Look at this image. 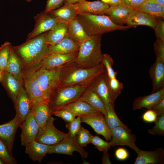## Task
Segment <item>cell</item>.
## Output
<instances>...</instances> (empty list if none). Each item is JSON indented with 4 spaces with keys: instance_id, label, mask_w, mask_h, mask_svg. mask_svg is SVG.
<instances>
[{
    "instance_id": "obj_37",
    "label": "cell",
    "mask_w": 164,
    "mask_h": 164,
    "mask_svg": "<svg viewBox=\"0 0 164 164\" xmlns=\"http://www.w3.org/2000/svg\"><path fill=\"white\" fill-rule=\"evenodd\" d=\"M92 136L88 131L81 126L76 135V140L78 144L83 148L91 143Z\"/></svg>"
},
{
    "instance_id": "obj_32",
    "label": "cell",
    "mask_w": 164,
    "mask_h": 164,
    "mask_svg": "<svg viewBox=\"0 0 164 164\" xmlns=\"http://www.w3.org/2000/svg\"><path fill=\"white\" fill-rule=\"evenodd\" d=\"M64 3L60 8L50 13L57 18L60 21L68 23L76 18L77 12L73 4L66 2Z\"/></svg>"
},
{
    "instance_id": "obj_55",
    "label": "cell",
    "mask_w": 164,
    "mask_h": 164,
    "mask_svg": "<svg viewBox=\"0 0 164 164\" xmlns=\"http://www.w3.org/2000/svg\"><path fill=\"white\" fill-rule=\"evenodd\" d=\"M154 2L164 5V0H151Z\"/></svg>"
},
{
    "instance_id": "obj_42",
    "label": "cell",
    "mask_w": 164,
    "mask_h": 164,
    "mask_svg": "<svg viewBox=\"0 0 164 164\" xmlns=\"http://www.w3.org/2000/svg\"><path fill=\"white\" fill-rule=\"evenodd\" d=\"M73 120L69 122H67L66 125V128L68 130V133L71 137H76V135L80 129L82 122L80 118L77 116Z\"/></svg>"
},
{
    "instance_id": "obj_13",
    "label": "cell",
    "mask_w": 164,
    "mask_h": 164,
    "mask_svg": "<svg viewBox=\"0 0 164 164\" xmlns=\"http://www.w3.org/2000/svg\"><path fill=\"white\" fill-rule=\"evenodd\" d=\"M81 122L90 125L98 134L102 135L107 141L111 139V131L108 128L104 115L98 112L94 113L79 116Z\"/></svg>"
},
{
    "instance_id": "obj_26",
    "label": "cell",
    "mask_w": 164,
    "mask_h": 164,
    "mask_svg": "<svg viewBox=\"0 0 164 164\" xmlns=\"http://www.w3.org/2000/svg\"><path fill=\"white\" fill-rule=\"evenodd\" d=\"M22 64L21 60L14 50L13 46L11 45L5 71L12 74L19 80L23 83Z\"/></svg>"
},
{
    "instance_id": "obj_58",
    "label": "cell",
    "mask_w": 164,
    "mask_h": 164,
    "mask_svg": "<svg viewBox=\"0 0 164 164\" xmlns=\"http://www.w3.org/2000/svg\"><path fill=\"white\" fill-rule=\"evenodd\" d=\"M0 164H4V163L0 158Z\"/></svg>"
},
{
    "instance_id": "obj_4",
    "label": "cell",
    "mask_w": 164,
    "mask_h": 164,
    "mask_svg": "<svg viewBox=\"0 0 164 164\" xmlns=\"http://www.w3.org/2000/svg\"><path fill=\"white\" fill-rule=\"evenodd\" d=\"M90 85H75L57 89L49 103L51 113L77 101Z\"/></svg>"
},
{
    "instance_id": "obj_44",
    "label": "cell",
    "mask_w": 164,
    "mask_h": 164,
    "mask_svg": "<svg viewBox=\"0 0 164 164\" xmlns=\"http://www.w3.org/2000/svg\"><path fill=\"white\" fill-rule=\"evenodd\" d=\"M91 143L100 151H108L111 146L109 142L104 140L97 135L92 136Z\"/></svg>"
},
{
    "instance_id": "obj_5",
    "label": "cell",
    "mask_w": 164,
    "mask_h": 164,
    "mask_svg": "<svg viewBox=\"0 0 164 164\" xmlns=\"http://www.w3.org/2000/svg\"><path fill=\"white\" fill-rule=\"evenodd\" d=\"M62 67L48 69L29 70L35 72L40 87L49 101L59 87Z\"/></svg>"
},
{
    "instance_id": "obj_59",
    "label": "cell",
    "mask_w": 164,
    "mask_h": 164,
    "mask_svg": "<svg viewBox=\"0 0 164 164\" xmlns=\"http://www.w3.org/2000/svg\"><path fill=\"white\" fill-rule=\"evenodd\" d=\"M25 1H26L28 2H30L32 1H33L34 0H24Z\"/></svg>"
},
{
    "instance_id": "obj_20",
    "label": "cell",
    "mask_w": 164,
    "mask_h": 164,
    "mask_svg": "<svg viewBox=\"0 0 164 164\" xmlns=\"http://www.w3.org/2000/svg\"><path fill=\"white\" fill-rule=\"evenodd\" d=\"M16 114L22 122L30 112L32 102L25 88H20L14 103Z\"/></svg>"
},
{
    "instance_id": "obj_34",
    "label": "cell",
    "mask_w": 164,
    "mask_h": 164,
    "mask_svg": "<svg viewBox=\"0 0 164 164\" xmlns=\"http://www.w3.org/2000/svg\"><path fill=\"white\" fill-rule=\"evenodd\" d=\"M63 108L70 110L76 116L91 114L99 112L84 101H77L62 108Z\"/></svg>"
},
{
    "instance_id": "obj_38",
    "label": "cell",
    "mask_w": 164,
    "mask_h": 164,
    "mask_svg": "<svg viewBox=\"0 0 164 164\" xmlns=\"http://www.w3.org/2000/svg\"><path fill=\"white\" fill-rule=\"evenodd\" d=\"M11 45V43L6 41L0 46V67L2 71H5Z\"/></svg>"
},
{
    "instance_id": "obj_53",
    "label": "cell",
    "mask_w": 164,
    "mask_h": 164,
    "mask_svg": "<svg viewBox=\"0 0 164 164\" xmlns=\"http://www.w3.org/2000/svg\"><path fill=\"white\" fill-rule=\"evenodd\" d=\"M122 4V0H111L108 5L110 6H114Z\"/></svg>"
},
{
    "instance_id": "obj_50",
    "label": "cell",
    "mask_w": 164,
    "mask_h": 164,
    "mask_svg": "<svg viewBox=\"0 0 164 164\" xmlns=\"http://www.w3.org/2000/svg\"><path fill=\"white\" fill-rule=\"evenodd\" d=\"M115 155L116 158L120 161L126 160L129 156L128 151L123 148L117 149L115 152Z\"/></svg>"
},
{
    "instance_id": "obj_51",
    "label": "cell",
    "mask_w": 164,
    "mask_h": 164,
    "mask_svg": "<svg viewBox=\"0 0 164 164\" xmlns=\"http://www.w3.org/2000/svg\"><path fill=\"white\" fill-rule=\"evenodd\" d=\"M151 109L155 112L157 116L164 114V98L153 106Z\"/></svg>"
},
{
    "instance_id": "obj_21",
    "label": "cell",
    "mask_w": 164,
    "mask_h": 164,
    "mask_svg": "<svg viewBox=\"0 0 164 164\" xmlns=\"http://www.w3.org/2000/svg\"><path fill=\"white\" fill-rule=\"evenodd\" d=\"M157 20L142 11L133 9L126 22L127 26L135 27L138 25H145L154 29Z\"/></svg>"
},
{
    "instance_id": "obj_39",
    "label": "cell",
    "mask_w": 164,
    "mask_h": 164,
    "mask_svg": "<svg viewBox=\"0 0 164 164\" xmlns=\"http://www.w3.org/2000/svg\"><path fill=\"white\" fill-rule=\"evenodd\" d=\"M0 158L5 164H16L17 162L11 155L4 142L0 139Z\"/></svg>"
},
{
    "instance_id": "obj_45",
    "label": "cell",
    "mask_w": 164,
    "mask_h": 164,
    "mask_svg": "<svg viewBox=\"0 0 164 164\" xmlns=\"http://www.w3.org/2000/svg\"><path fill=\"white\" fill-rule=\"evenodd\" d=\"M155 36L157 39L164 42V21L163 19H158L154 28Z\"/></svg>"
},
{
    "instance_id": "obj_31",
    "label": "cell",
    "mask_w": 164,
    "mask_h": 164,
    "mask_svg": "<svg viewBox=\"0 0 164 164\" xmlns=\"http://www.w3.org/2000/svg\"><path fill=\"white\" fill-rule=\"evenodd\" d=\"M79 49V46L67 35L59 43L50 47L48 54L52 53L63 54L77 53L78 52Z\"/></svg>"
},
{
    "instance_id": "obj_33",
    "label": "cell",
    "mask_w": 164,
    "mask_h": 164,
    "mask_svg": "<svg viewBox=\"0 0 164 164\" xmlns=\"http://www.w3.org/2000/svg\"><path fill=\"white\" fill-rule=\"evenodd\" d=\"M136 9L145 12L157 20L164 19V5L151 0H147Z\"/></svg>"
},
{
    "instance_id": "obj_47",
    "label": "cell",
    "mask_w": 164,
    "mask_h": 164,
    "mask_svg": "<svg viewBox=\"0 0 164 164\" xmlns=\"http://www.w3.org/2000/svg\"><path fill=\"white\" fill-rule=\"evenodd\" d=\"M64 2V0H47L44 11L50 13L61 6Z\"/></svg>"
},
{
    "instance_id": "obj_41",
    "label": "cell",
    "mask_w": 164,
    "mask_h": 164,
    "mask_svg": "<svg viewBox=\"0 0 164 164\" xmlns=\"http://www.w3.org/2000/svg\"><path fill=\"white\" fill-rule=\"evenodd\" d=\"M155 126L148 130V132L154 136H164V114L157 117Z\"/></svg>"
},
{
    "instance_id": "obj_49",
    "label": "cell",
    "mask_w": 164,
    "mask_h": 164,
    "mask_svg": "<svg viewBox=\"0 0 164 164\" xmlns=\"http://www.w3.org/2000/svg\"><path fill=\"white\" fill-rule=\"evenodd\" d=\"M147 0H122V4L133 9H137Z\"/></svg>"
},
{
    "instance_id": "obj_14",
    "label": "cell",
    "mask_w": 164,
    "mask_h": 164,
    "mask_svg": "<svg viewBox=\"0 0 164 164\" xmlns=\"http://www.w3.org/2000/svg\"><path fill=\"white\" fill-rule=\"evenodd\" d=\"M22 122L18 115L16 114L12 120L0 125V139L5 143L10 154L12 155L16 133Z\"/></svg>"
},
{
    "instance_id": "obj_52",
    "label": "cell",
    "mask_w": 164,
    "mask_h": 164,
    "mask_svg": "<svg viewBox=\"0 0 164 164\" xmlns=\"http://www.w3.org/2000/svg\"><path fill=\"white\" fill-rule=\"evenodd\" d=\"M103 152V154L102 159V164H111L108 151H104Z\"/></svg>"
},
{
    "instance_id": "obj_12",
    "label": "cell",
    "mask_w": 164,
    "mask_h": 164,
    "mask_svg": "<svg viewBox=\"0 0 164 164\" xmlns=\"http://www.w3.org/2000/svg\"><path fill=\"white\" fill-rule=\"evenodd\" d=\"M121 126L113 128L111 131V139L109 142L111 146H127L133 150L137 153L140 149L135 144L136 136Z\"/></svg>"
},
{
    "instance_id": "obj_25",
    "label": "cell",
    "mask_w": 164,
    "mask_h": 164,
    "mask_svg": "<svg viewBox=\"0 0 164 164\" xmlns=\"http://www.w3.org/2000/svg\"><path fill=\"white\" fill-rule=\"evenodd\" d=\"M132 9L122 4L115 6H110L104 14L115 24L123 26L126 24L127 19Z\"/></svg>"
},
{
    "instance_id": "obj_6",
    "label": "cell",
    "mask_w": 164,
    "mask_h": 164,
    "mask_svg": "<svg viewBox=\"0 0 164 164\" xmlns=\"http://www.w3.org/2000/svg\"><path fill=\"white\" fill-rule=\"evenodd\" d=\"M22 82L32 105L39 102L49 103V101L42 91L34 71L29 70L23 73Z\"/></svg>"
},
{
    "instance_id": "obj_30",
    "label": "cell",
    "mask_w": 164,
    "mask_h": 164,
    "mask_svg": "<svg viewBox=\"0 0 164 164\" xmlns=\"http://www.w3.org/2000/svg\"><path fill=\"white\" fill-rule=\"evenodd\" d=\"M68 35L79 46L90 37L85 32L76 17L68 23Z\"/></svg>"
},
{
    "instance_id": "obj_43",
    "label": "cell",
    "mask_w": 164,
    "mask_h": 164,
    "mask_svg": "<svg viewBox=\"0 0 164 164\" xmlns=\"http://www.w3.org/2000/svg\"><path fill=\"white\" fill-rule=\"evenodd\" d=\"M51 114L60 118L66 122H70L76 117L70 111L64 108L54 111Z\"/></svg>"
},
{
    "instance_id": "obj_10",
    "label": "cell",
    "mask_w": 164,
    "mask_h": 164,
    "mask_svg": "<svg viewBox=\"0 0 164 164\" xmlns=\"http://www.w3.org/2000/svg\"><path fill=\"white\" fill-rule=\"evenodd\" d=\"M79 152L83 158H86L88 152L77 143L76 137L71 136L68 133L60 142L51 145L49 154L53 153L73 155V152Z\"/></svg>"
},
{
    "instance_id": "obj_27",
    "label": "cell",
    "mask_w": 164,
    "mask_h": 164,
    "mask_svg": "<svg viewBox=\"0 0 164 164\" xmlns=\"http://www.w3.org/2000/svg\"><path fill=\"white\" fill-rule=\"evenodd\" d=\"M30 112L40 128L45 126L49 118L52 115L49 103L43 102L32 105Z\"/></svg>"
},
{
    "instance_id": "obj_9",
    "label": "cell",
    "mask_w": 164,
    "mask_h": 164,
    "mask_svg": "<svg viewBox=\"0 0 164 164\" xmlns=\"http://www.w3.org/2000/svg\"><path fill=\"white\" fill-rule=\"evenodd\" d=\"M13 46L22 63L27 67H31L38 64L42 60L31 39L26 40L19 45Z\"/></svg>"
},
{
    "instance_id": "obj_1",
    "label": "cell",
    "mask_w": 164,
    "mask_h": 164,
    "mask_svg": "<svg viewBox=\"0 0 164 164\" xmlns=\"http://www.w3.org/2000/svg\"><path fill=\"white\" fill-rule=\"evenodd\" d=\"M105 70L102 63L90 68L79 67L74 62L67 63L62 67L61 79L57 89L75 85H91Z\"/></svg>"
},
{
    "instance_id": "obj_8",
    "label": "cell",
    "mask_w": 164,
    "mask_h": 164,
    "mask_svg": "<svg viewBox=\"0 0 164 164\" xmlns=\"http://www.w3.org/2000/svg\"><path fill=\"white\" fill-rule=\"evenodd\" d=\"M78 53L67 54L50 53L45 56L38 64L31 67V69L29 70L48 69L63 66L74 62L77 57Z\"/></svg>"
},
{
    "instance_id": "obj_19",
    "label": "cell",
    "mask_w": 164,
    "mask_h": 164,
    "mask_svg": "<svg viewBox=\"0 0 164 164\" xmlns=\"http://www.w3.org/2000/svg\"><path fill=\"white\" fill-rule=\"evenodd\" d=\"M68 35V23L59 21L51 29L45 32V40L50 47L59 43Z\"/></svg>"
},
{
    "instance_id": "obj_46",
    "label": "cell",
    "mask_w": 164,
    "mask_h": 164,
    "mask_svg": "<svg viewBox=\"0 0 164 164\" xmlns=\"http://www.w3.org/2000/svg\"><path fill=\"white\" fill-rule=\"evenodd\" d=\"M154 50L156 58L164 61V42L157 39L154 44Z\"/></svg>"
},
{
    "instance_id": "obj_23",
    "label": "cell",
    "mask_w": 164,
    "mask_h": 164,
    "mask_svg": "<svg viewBox=\"0 0 164 164\" xmlns=\"http://www.w3.org/2000/svg\"><path fill=\"white\" fill-rule=\"evenodd\" d=\"M164 98V87L150 94L139 97L134 101L132 109L135 111L142 108L151 109L155 104Z\"/></svg>"
},
{
    "instance_id": "obj_60",
    "label": "cell",
    "mask_w": 164,
    "mask_h": 164,
    "mask_svg": "<svg viewBox=\"0 0 164 164\" xmlns=\"http://www.w3.org/2000/svg\"><path fill=\"white\" fill-rule=\"evenodd\" d=\"M1 70H1V68H0V71H1Z\"/></svg>"
},
{
    "instance_id": "obj_36",
    "label": "cell",
    "mask_w": 164,
    "mask_h": 164,
    "mask_svg": "<svg viewBox=\"0 0 164 164\" xmlns=\"http://www.w3.org/2000/svg\"><path fill=\"white\" fill-rule=\"evenodd\" d=\"M108 84L113 102L114 103L118 97L121 93L123 88V84L116 78H109Z\"/></svg>"
},
{
    "instance_id": "obj_57",
    "label": "cell",
    "mask_w": 164,
    "mask_h": 164,
    "mask_svg": "<svg viewBox=\"0 0 164 164\" xmlns=\"http://www.w3.org/2000/svg\"><path fill=\"white\" fill-rule=\"evenodd\" d=\"M99 0L108 4L109 3L111 0Z\"/></svg>"
},
{
    "instance_id": "obj_54",
    "label": "cell",
    "mask_w": 164,
    "mask_h": 164,
    "mask_svg": "<svg viewBox=\"0 0 164 164\" xmlns=\"http://www.w3.org/2000/svg\"><path fill=\"white\" fill-rule=\"evenodd\" d=\"M83 0H64V2L71 4H75L83 1Z\"/></svg>"
},
{
    "instance_id": "obj_48",
    "label": "cell",
    "mask_w": 164,
    "mask_h": 164,
    "mask_svg": "<svg viewBox=\"0 0 164 164\" xmlns=\"http://www.w3.org/2000/svg\"><path fill=\"white\" fill-rule=\"evenodd\" d=\"M155 112L151 109H148L142 115V118L144 121L148 123L155 122L157 118Z\"/></svg>"
},
{
    "instance_id": "obj_17",
    "label": "cell",
    "mask_w": 164,
    "mask_h": 164,
    "mask_svg": "<svg viewBox=\"0 0 164 164\" xmlns=\"http://www.w3.org/2000/svg\"><path fill=\"white\" fill-rule=\"evenodd\" d=\"M73 5L77 13H85L96 15H104L110 7L108 4L100 0L91 2L83 0Z\"/></svg>"
},
{
    "instance_id": "obj_35",
    "label": "cell",
    "mask_w": 164,
    "mask_h": 164,
    "mask_svg": "<svg viewBox=\"0 0 164 164\" xmlns=\"http://www.w3.org/2000/svg\"><path fill=\"white\" fill-rule=\"evenodd\" d=\"M104 115L107 126L110 131L115 127L121 126L130 132H132L118 118L115 112L114 107H106V112Z\"/></svg>"
},
{
    "instance_id": "obj_3",
    "label": "cell",
    "mask_w": 164,
    "mask_h": 164,
    "mask_svg": "<svg viewBox=\"0 0 164 164\" xmlns=\"http://www.w3.org/2000/svg\"><path fill=\"white\" fill-rule=\"evenodd\" d=\"M102 35L90 36V38L79 45L77 57L74 61L79 67L90 68L102 63Z\"/></svg>"
},
{
    "instance_id": "obj_24",
    "label": "cell",
    "mask_w": 164,
    "mask_h": 164,
    "mask_svg": "<svg viewBox=\"0 0 164 164\" xmlns=\"http://www.w3.org/2000/svg\"><path fill=\"white\" fill-rule=\"evenodd\" d=\"M51 147V145L34 140L25 146V152L32 161L41 163L46 154L49 153Z\"/></svg>"
},
{
    "instance_id": "obj_15",
    "label": "cell",
    "mask_w": 164,
    "mask_h": 164,
    "mask_svg": "<svg viewBox=\"0 0 164 164\" xmlns=\"http://www.w3.org/2000/svg\"><path fill=\"white\" fill-rule=\"evenodd\" d=\"M104 101L105 108L114 107L108 84V77L106 70L90 85Z\"/></svg>"
},
{
    "instance_id": "obj_18",
    "label": "cell",
    "mask_w": 164,
    "mask_h": 164,
    "mask_svg": "<svg viewBox=\"0 0 164 164\" xmlns=\"http://www.w3.org/2000/svg\"><path fill=\"white\" fill-rule=\"evenodd\" d=\"M135 164H163L164 163V150L162 147L152 151L140 150L137 153Z\"/></svg>"
},
{
    "instance_id": "obj_28",
    "label": "cell",
    "mask_w": 164,
    "mask_h": 164,
    "mask_svg": "<svg viewBox=\"0 0 164 164\" xmlns=\"http://www.w3.org/2000/svg\"><path fill=\"white\" fill-rule=\"evenodd\" d=\"M9 97L14 103L23 83L19 80L11 73L5 71L3 77L0 82Z\"/></svg>"
},
{
    "instance_id": "obj_16",
    "label": "cell",
    "mask_w": 164,
    "mask_h": 164,
    "mask_svg": "<svg viewBox=\"0 0 164 164\" xmlns=\"http://www.w3.org/2000/svg\"><path fill=\"white\" fill-rule=\"evenodd\" d=\"M19 127L22 130L20 135L22 145L25 146L27 144L35 140L39 128L31 112L21 123Z\"/></svg>"
},
{
    "instance_id": "obj_56",
    "label": "cell",
    "mask_w": 164,
    "mask_h": 164,
    "mask_svg": "<svg viewBox=\"0 0 164 164\" xmlns=\"http://www.w3.org/2000/svg\"><path fill=\"white\" fill-rule=\"evenodd\" d=\"M5 71H0V82L2 81L4 74Z\"/></svg>"
},
{
    "instance_id": "obj_40",
    "label": "cell",
    "mask_w": 164,
    "mask_h": 164,
    "mask_svg": "<svg viewBox=\"0 0 164 164\" xmlns=\"http://www.w3.org/2000/svg\"><path fill=\"white\" fill-rule=\"evenodd\" d=\"M102 63L105 67L108 77L109 78H116L117 73L112 68L114 60L107 53L103 54Z\"/></svg>"
},
{
    "instance_id": "obj_2",
    "label": "cell",
    "mask_w": 164,
    "mask_h": 164,
    "mask_svg": "<svg viewBox=\"0 0 164 164\" xmlns=\"http://www.w3.org/2000/svg\"><path fill=\"white\" fill-rule=\"evenodd\" d=\"M76 19L90 36L102 35L107 32L118 30H127L133 27L117 25L104 15L79 13H77Z\"/></svg>"
},
{
    "instance_id": "obj_22",
    "label": "cell",
    "mask_w": 164,
    "mask_h": 164,
    "mask_svg": "<svg viewBox=\"0 0 164 164\" xmlns=\"http://www.w3.org/2000/svg\"><path fill=\"white\" fill-rule=\"evenodd\" d=\"M149 73L152 83L151 93L164 87V61L156 58Z\"/></svg>"
},
{
    "instance_id": "obj_11",
    "label": "cell",
    "mask_w": 164,
    "mask_h": 164,
    "mask_svg": "<svg viewBox=\"0 0 164 164\" xmlns=\"http://www.w3.org/2000/svg\"><path fill=\"white\" fill-rule=\"evenodd\" d=\"M34 19L35 22L34 29L28 34L26 40L49 31L60 21L56 16L44 11L37 14Z\"/></svg>"
},
{
    "instance_id": "obj_7",
    "label": "cell",
    "mask_w": 164,
    "mask_h": 164,
    "mask_svg": "<svg viewBox=\"0 0 164 164\" xmlns=\"http://www.w3.org/2000/svg\"><path fill=\"white\" fill-rule=\"evenodd\" d=\"M52 115L50 116L44 128H39L35 139L36 141L52 145L60 142L66 136L67 133L59 130L55 126L54 122L56 119Z\"/></svg>"
},
{
    "instance_id": "obj_29",
    "label": "cell",
    "mask_w": 164,
    "mask_h": 164,
    "mask_svg": "<svg viewBox=\"0 0 164 164\" xmlns=\"http://www.w3.org/2000/svg\"><path fill=\"white\" fill-rule=\"evenodd\" d=\"M84 101L98 111L104 115L105 114L106 108L104 101L90 85L77 101Z\"/></svg>"
}]
</instances>
